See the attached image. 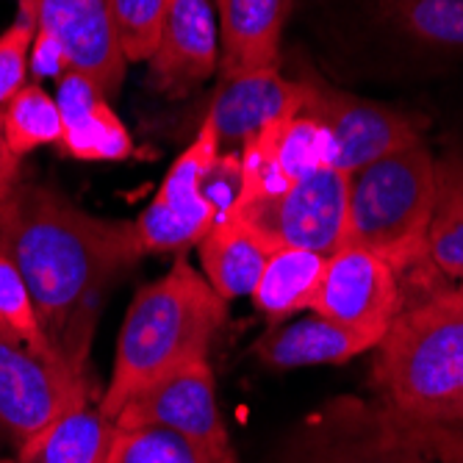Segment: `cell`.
Wrapping results in <instances>:
<instances>
[{"label": "cell", "mask_w": 463, "mask_h": 463, "mask_svg": "<svg viewBox=\"0 0 463 463\" xmlns=\"http://www.w3.org/2000/svg\"><path fill=\"white\" fill-rule=\"evenodd\" d=\"M272 250L275 244L264 233L239 214H228L217 220L200 241L203 278L225 303L250 298Z\"/></svg>", "instance_id": "obj_21"}, {"label": "cell", "mask_w": 463, "mask_h": 463, "mask_svg": "<svg viewBox=\"0 0 463 463\" xmlns=\"http://www.w3.org/2000/svg\"><path fill=\"white\" fill-rule=\"evenodd\" d=\"M402 308L405 291L397 269L377 252L345 241L325 259L308 311L355 330L386 335Z\"/></svg>", "instance_id": "obj_11"}, {"label": "cell", "mask_w": 463, "mask_h": 463, "mask_svg": "<svg viewBox=\"0 0 463 463\" xmlns=\"http://www.w3.org/2000/svg\"><path fill=\"white\" fill-rule=\"evenodd\" d=\"M114 428H158L178 433L214 455L236 458L217 402L214 372L208 358L192 361L158 377L114 416Z\"/></svg>", "instance_id": "obj_9"}, {"label": "cell", "mask_w": 463, "mask_h": 463, "mask_svg": "<svg viewBox=\"0 0 463 463\" xmlns=\"http://www.w3.org/2000/svg\"><path fill=\"white\" fill-rule=\"evenodd\" d=\"M374 28L422 61H463V0H369Z\"/></svg>", "instance_id": "obj_17"}, {"label": "cell", "mask_w": 463, "mask_h": 463, "mask_svg": "<svg viewBox=\"0 0 463 463\" xmlns=\"http://www.w3.org/2000/svg\"><path fill=\"white\" fill-rule=\"evenodd\" d=\"M203 197L217 220L236 212L241 197V164L239 153H220L203 175Z\"/></svg>", "instance_id": "obj_29"}, {"label": "cell", "mask_w": 463, "mask_h": 463, "mask_svg": "<svg viewBox=\"0 0 463 463\" xmlns=\"http://www.w3.org/2000/svg\"><path fill=\"white\" fill-rule=\"evenodd\" d=\"M298 78L306 87L303 109L322 122L330 166L335 170L353 175L361 166L422 139V125L402 109L353 95L308 64Z\"/></svg>", "instance_id": "obj_7"}, {"label": "cell", "mask_w": 463, "mask_h": 463, "mask_svg": "<svg viewBox=\"0 0 463 463\" xmlns=\"http://www.w3.org/2000/svg\"><path fill=\"white\" fill-rule=\"evenodd\" d=\"M303 106V80L298 75L286 78L280 67H267L222 78L205 122L217 134L220 153H239L252 137L280 119L300 114Z\"/></svg>", "instance_id": "obj_14"}, {"label": "cell", "mask_w": 463, "mask_h": 463, "mask_svg": "<svg viewBox=\"0 0 463 463\" xmlns=\"http://www.w3.org/2000/svg\"><path fill=\"white\" fill-rule=\"evenodd\" d=\"M53 98L61 111V147L72 158L125 161L134 153L128 128L90 78L61 72Z\"/></svg>", "instance_id": "obj_18"}, {"label": "cell", "mask_w": 463, "mask_h": 463, "mask_svg": "<svg viewBox=\"0 0 463 463\" xmlns=\"http://www.w3.org/2000/svg\"><path fill=\"white\" fill-rule=\"evenodd\" d=\"M220 67V25L212 0H166L150 56L158 90L186 95Z\"/></svg>", "instance_id": "obj_15"}, {"label": "cell", "mask_w": 463, "mask_h": 463, "mask_svg": "<svg viewBox=\"0 0 463 463\" xmlns=\"http://www.w3.org/2000/svg\"><path fill=\"white\" fill-rule=\"evenodd\" d=\"M217 156V134L203 119L192 145L173 161L156 197L134 220V236L142 256L147 252H181L192 244H200L203 236L214 228L217 217L203 197V175Z\"/></svg>", "instance_id": "obj_10"}, {"label": "cell", "mask_w": 463, "mask_h": 463, "mask_svg": "<svg viewBox=\"0 0 463 463\" xmlns=\"http://www.w3.org/2000/svg\"><path fill=\"white\" fill-rule=\"evenodd\" d=\"M225 322V300L186 259H178L161 280L139 288L125 314L114 372L100 400L109 422L134 394L158 377L208 358Z\"/></svg>", "instance_id": "obj_3"}, {"label": "cell", "mask_w": 463, "mask_h": 463, "mask_svg": "<svg viewBox=\"0 0 463 463\" xmlns=\"http://www.w3.org/2000/svg\"><path fill=\"white\" fill-rule=\"evenodd\" d=\"M31 6H33V0H20V9H23V14H28V12H31Z\"/></svg>", "instance_id": "obj_32"}, {"label": "cell", "mask_w": 463, "mask_h": 463, "mask_svg": "<svg viewBox=\"0 0 463 463\" xmlns=\"http://www.w3.org/2000/svg\"><path fill=\"white\" fill-rule=\"evenodd\" d=\"M83 400H90L87 377L36 358L0 325V430L17 447Z\"/></svg>", "instance_id": "obj_12"}, {"label": "cell", "mask_w": 463, "mask_h": 463, "mask_svg": "<svg viewBox=\"0 0 463 463\" xmlns=\"http://www.w3.org/2000/svg\"><path fill=\"white\" fill-rule=\"evenodd\" d=\"M408 430L413 433L419 447H422L433 460H439V463H463V425H436V428H413V425H408Z\"/></svg>", "instance_id": "obj_30"}, {"label": "cell", "mask_w": 463, "mask_h": 463, "mask_svg": "<svg viewBox=\"0 0 463 463\" xmlns=\"http://www.w3.org/2000/svg\"><path fill=\"white\" fill-rule=\"evenodd\" d=\"M33 70L78 72L109 98L119 90L125 56L111 0H33Z\"/></svg>", "instance_id": "obj_6"}, {"label": "cell", "mask_w": 463, "mask_h": 463, "mask_svg": "<svg viewBox=\"0 0 463 463\" xmlns=\"http://www.w3.org/2000/svg\"><path fill=\"white\" fill-rule=\"evenodd\" d=\"M0 325H4L17 342H23L36 358H42L45 364H51L61 372H70L61 364V358L56 355V350L51 347L45 330H42L28 283L23 280L17 264L6 256L4 250H0Z\"/></svg>", "instance_id": "obj_26"}, {"label": "cell", "mask_w": 463, "mask_h": 463, "mask_svg": "<svg viewBox=\"0 0 463 463\" xmlns=\"http://www.w3.org/2000/svg\"><path fill=\"white\" fill-rule=\"evenodd\" d=\"M222 78L280 67V39L294 0H214Z\"/></svg>", "instance_id": "obj_20"}, {"label": "cell", "mask_w": 463, "mask_h": 463, "mask_svg": "<svg viewBox=\"0 0 463 463\" xmlns=\"http://www.w3.org/2000/svg\"><path fill=\"white\" fill-rule=\"evenodd\" d=\"M325 259L327 256L322 252L303 247H275L250 294L252 306L272 322H283L291 314L311 308Z\"/></svg>", "instance_id": "obj_23"}, {"label": "cell", "mask_w": 463, "mask_h": 463, "mask_svg": "<svg viewBox=\"0 0 463 463\" xmlns=\"http://www.w3.org/2000/svg\"><path fill=\"white\" fill-rule=\"evenodd\" d=\"M347 192L350 175L325 164L272 197L239 205L233 214L275 247H303L330 256L347 239Z\"/></svg>", "instance_id": "obj_8"}, {"label": "cell", "mask_w": 463, "mask_h": 463, "mask_svg": "<svg viewBox=\"0 0 463 463\" xmlns=\"http://www.w3.org/2000/svg\"><path fill=\"white\" fill-rule=\"evenodd\" d=\"M111 6L125 61H150L166 0H111Z\"/></svg>", "instance_id": "obj_27"}, {"label": "cell", "mask_w": 463, "mask_h": 463, "mask_svg": "<svg viewBox=\"0 0 463 463\" xmlns=\"http://www.w3.org/2000/svg\"><path fill=\"white\" fill-rule=\"evenodd\" d=\"M241 197L239 205L272 197L319 166L330 164L327 137L322 122L311 111L280 119L239 150ZM236 205V208H239Z\"/></svg>", "instance_id": "obj_13"}, {"label": "cell", "mask_w": 463, "mask_h": 463, "mask_svg": "<svg viewBox=\"0 0 463 463\" xmlns=\"http://www.w3.org/2000/svg\"><path fill=\"white\" fill-rule=\"evenodd\" d=\"M20 184V156L9 147L4 122H0V200Z\"/></svg>", "instance_id": "obj_31"}, {"label": "cell", "mask_w": 463, "mask_h": 463, "mask_svg": "<svg viewBox=\"0 0 463 463\" xmlns=\"http://www.w3.org/2000/svg\"><path fill=\"white\" fill-rule=\"evenodd\" d=\"M383 335L355 330L322 314L280 322L256 342V355L269 369L335 366L381 345Z\"/></svg>", "instance_id": "obj_19"}, {"label": "cell", "mask_w": 463, "mask_h": 463, "mask_svg": "<svg viewBox=\"0 0 463 463\" xmlns=\"http://www.w3.org/2000/svg\"><path fill=\"white\" fill-rule=\"evenodd\" d=\"M111 439L114 425L103 416L100 402L83 400L0 463H106Z\"/></svg>", "instance_id": "obj_22"}, {"label": "cell", "mask_w": 463, "mask_h": 463, "mask_svg": "<svg viewBox=\"0 0 463 463\" xmlns=\"http://www.w3.org/2000/svg\"><path fill=\"white\" fill-rule=\"evenodd\" d=\"M106 463H239L178 433L158 428H114Z\"/></svg>", "instance_id": "obj_25"}, {"label": "cell", "mask_w": 463, "mask_h": 463, "mask_svg": "<svg viewBox=\"0 0 463 463\" xmlns=\"http://www.w3.org/2000/svg\"><path fill=\"white\" fill-rule=\"evenodd\" d=\"M33 48V20L23 17L0 33V111L25 87Z\"/></svg>", "instance_id": "obj_28"}, {"label": "cell", "mask_w": 463, "mask_h": 463, "mask_svg": "<svg viewBox=\"0 0 463 463\" xmlns=\"http://www.w3.org/2000/svg\"><path fill=\"white\" fill-rule=\"evenodd\" d=\"M433 203L436 156L422 137L350 175L345 241L386 259L405 291L425 264Z\"/></svg>", "instance_id": "obj_4"}, {"label": "cell", "mask_w": 463, "mask_h": 463, "mask_svg": "<svg viewBox=\"0 0 463 463\" xmlns=\"http://www.w3.org/2000/svg\"><path fill=\"white\" fill-rule=\"evenodd\" d=\"M0 250L17 264L61 364L87 377L111 280L142 259L134 222L100 220L48 186L17 184L0 200Z\"/></svg>", "instance_id": "obj_1"}, {"label": "cell", "mask_w": 463, "mask_h": 463, "mask_svg": "<svg viewBox=\"0 0 463 463\" xmlns=\"http://www.w3.org/2000/svg\"><path fill=\"white\" fill-rule=\"evenodd\" d=\"M278 463H433L408 425L381 402L333 397L294 428Z\"/></svg>", "instance_id": "obj_5"}, {"label": "cell", "mask_w": 463, "mask_h": 463, "mask_svg": "<svg viewBox=\"0 0 463 463\" xmlns=\"http://www.w3.org/2000/svg\"><path fill=\"white\" fill-rule=\"evenodd\" d=\"M4 134L9 147L23 158L25 153L45 147V145H61V111L53 95H48L42 87L25 83V87L12 98V103L0 111Z\"/></svg>", "instance_id": "obj_24"}, {"label": "cell", "mask_w": 463, "mask_h": 463, "mask_svg": "<svg viewBox=\"0 0 463 463\" xmlns=\"http://www.w3.org/2000/svg\"><path fill=\"white\" fill-rule=\"evenodd\" d=\"M408 286L416 298L439 288L463 291V139L436 156V203L425 264Z\"/></svg>", "instance_id": "obj_16"}, {"label": "cell", "mask_w": 463, "mask_h": 463, "mask_svg": "<svg viewBox=\"0 0 463 463\" xmlns=\"http://www.w3.org/2000/svg\"><path fill=\"white\" fill-rule=\"evenodd\" d=\"M374 353V402L413 428L463 425V291L408 300Z\"/></svg>", "instance_id": "obj_2"}]
</instances>
